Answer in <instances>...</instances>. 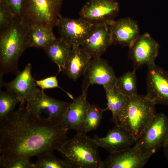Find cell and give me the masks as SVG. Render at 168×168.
<instances>
[{"label":"cell","mask_w":168,"mask_h":168,"mask_svg":"<svg viewBox=\"0 0 168 168\" xmlns=\"http://www.w3.org/2000/svg\"><path fill=\"white\" fill-rule=\"evenodd\" d=\"M168 142V117L156 114L135 144L143 152L154 154Z\"/></svg>","instance_id":"cell-7"},{"label":"cell","mask_w":168,"mask_h":168,"mask_svg":"<svg viewBox=\"0 0 168 168\" xmlns=\"http://www.w3.org/2000/svg\"><path fill=\"white\" fill-rule=\"evenodd\" d=\"M111 25L113 43L130 48L140 35L137 22L129 18L113 20Z\"/></svg>","instance_id":"cell-18"},{"label":"cell","mask_w":168,"mask_h":168,"mask_svg":"<svg viewBox=\"0 0 168 168\" xmlns=\"http://www.w3.org/2000/svg\"><path fill=\"white\" fill-rule=\"evenodd\" d=\"M113 20L94 24L80 46L92 58L100 57L113 43L111 25Z\"/></svg>","instance_id":"cell-9"},{"label":"cell","mask_w":168,"mask_h":168,"mask_svg":"<svg viewBox=\"0 0 168 168\" xmlns=\"http://www.w3.org/2000/svg\"><path fill=\"white\" fill-rule=\"evenodd\" d=\"M30 159L23 157L5 159L0 157V168H34L33 164L30 161Z\"/></svg>","instance_id":"cell-28"},{"label":"cell","mask_w":168,"mask_h":168,"mask_svg":"<svg viewBox=\"0 0 168 168\" xmlns=\"http://www.w3.org/2000/svg\"><path fill=\"white\" fill-rule=\"evenodd\" d=\"M93 25L81 17L73 19L61 16L57 26L61 38L72 47L82 44Z\"/></svg>","instance_id":"cell-13"},{"label":"cell","mask_w":168,"mask_h":168,"mask_svg":"<svg viewBox=\"0 0 168 168\" xmlns=\"http://www.w3.org/2000/svg\"><path fill=\"white\" fill-rule=\"evenodd\" d=\"M155 105L147 95L137 94L128 97L118 116L119 126L128 132L136 141L155 117Z\"/></svg>","instance_id":"cell-4"},{"label":"cell","mask_w":168,"mask_h":168,"mask_svg":"<svg viewBox=\"0 0 168 168\" xmlns=\"http://www.w3.org/2000/svg\"><path fill=\"white\" fill-rule=\"evenodd\" d=\"M15 16L21 19L24 0H5Z\"/></svg>","instance_id":"cell-30"},{"label":"cell","mask_w":168,"mask_h":168,"mask_svg":"<svg viewBox=\"0 0 168 168\" xmlns=\"http://www.w3.org/2000/svg\"><path fill=\"white\" fill-rule=\"evenodd\" d=\"M56 39L53 28L38 25L28 26V39L29 47L44 49Z\"/></svg>","instance_id":"cell-20"},{"label":"cell","mask_w":168,"mask_h":168,"mask_svg":"<svg viewBox=\"0 0 168 168\" xmlns=\"http://www.w3.org/2000/svg\"><path fill=\"white\" fill-rule=\"evenodd\" d=\"M20 100L13 93L0 90V123H2L14 112L16 105Z\"/></svg>","instance_id":"cell-24"},{"label":"cell","mask_w":168,"mask_h":168,"mask_svg":"<svg viewBox=\"0 0 168 168\" xmlns=\"http://www.w3.org/2000/svg\"><path fill=\"white\" fill-rule=\"evenodd\" d=\"M98 105L90 104L88 109L84 124L83 133L86 134L96 130L99 126L104 112Z\"/></svg>","instance_id":"cell-26"},{"label":"cell","mask_w":168,"mask_h":168,"mask_svg":"<svg viewBox=\"0 0 168 168\" xmlns=\"http://www.w3.org/2000/svg\"><path fill=\"white\" fill-rule=\"evenodd\" d=\"M71 48L60 37L56 38L43 49L51 60L57 65L58 73L64 69Z\"/></svg>","instance_id":"cell-21"},{"label":"cell","mask_w":168,"mask_h":168,"mask_svg":"<svg viewBox=\"0 0 168 168\" xmlns=\"http://www.w3.org/2000/svg\"><path fill=\"white\" fill-rule=\"evenodd\" d=\"M107 100V107L105 110H109L112 114V121L119 126L118 118L125 107L128 100V96L124 95L115 88L105 89Z\"/></svg>","instance_id":"cell-22"},{"label":"cell","mask_w":168,"mask_h":168,"mask_svg":"<svg viewBox=\"0 0 168 168\" xmlns=\"http://www.w3.org/2000/svg\"><path fill=\"white\" fill-rule=\"evenodd\" d=\"M82 91L87 92L93 84L102 85L105 89L115 88L117 77L108 62L100 57L93 58L83 75Z\"/></svg>","instance_id":"cell-8"},{"label":"cell","mask_w":168,"mask_h":168,"mask_svg":"<svg viewBox=\"0 0 168 168\" xmlns=\"http://www.w3.org/2000/svg\"><path fill=\"white\" fill-rule=\"evenodd\" d=\"M28 29V26L17 17L10 25L0 30V77L9 73L16 76L20 72L19 59L29 47Z\"/></svg>","instance_id":"cell-2"},{"label":"cell","mask_w":168,"mask_h":168,"mask_svg":"<svg viewBox=\"0 0 168 168\" xmlns=\"http://www.w3.org/2000/svg\"><path fill=\"white\" fill-rule=\"evenodd\" d=\"M136 71L134 69L126 72L116 82L115 88L128 97L137 94Z\"/></svg>","instance_id":"cell-23"},{"label":"cell","mask_w":168,"mask_h":168,"mask_svg":"<svg viewBox=\"0 0 168 168\" xmlns=\"http://www.w3.org/2000/svg\"><path fill=\"white\" fill-rule=\"evenodd\" d=\"M94 140L99 147H101L110 154L120 152L133 146L136 141L127 131L119 126L110 129L106 136L101 137L94 136Z\"/></svg>","instance_id":"cell-17"},{"label":"cell","mask_w":168,"mask_h":168,"mask_svg":"<svg viewBox=\"0 0 168 168\" xmlns=\"http://www.w3.org/2000/svg\"><path fill=\"white\" fill-rule=\"evenodd\" d=\"M98 147L93 138L80 132L67 139L57 150L72 168H102Z\"/></svg>","instance_id":"cell-3"},{"label":"cell","mask_w":168,"mask_h":168,"mask_svg":"<svg viewBox=\"0 0 168 168\" xmlns=\"http://www.w3.org/2000/svg\"><path fill=\"white\" fill-rule=\"evenodd\" d=\"M153 154L142 151L135 144L123 151L110 154L102 168H141Z\"/></svg>","instance_id":"cell-12"},{"label":"cell","mask_w":168,"mask_h":168,"mask_svg":"<svg viewBox=\"0 0 168 168\" xmlns=\"http://www.w3.org/2000/svg\"><path fill=\"white\" fill-rule=\"evenodd\" d=\"M60 122H46L31 114L21 102L19 108L0 125V157L30 158L57 150L68 139Z\"/></svg>","instance_id":"cell-1"},{"label":"cell","mask_w":168,"mask_h":168,"mask_svg":"<svg viewBox=\"0 0 168 168\" xmlns=\"http://www.w3.org/2000/svg\"><path fill=\"white\" fill-rule=\"evenodd\" d=\"M37 86H39L41 90L59 88L65 92L71 98H73L72 96L69 93L66 91L59 86L58 85L56 76H50L42 79L35 80Z\"/></svg>","instance_id":"cell-29"},{"label":"cell","mask_w":168,"mask_h":168,"mask_svg":"<svg viewBox=\"0 0 168 168\" xmlns=\"http://www.w3.org/2000/svg\"><path fill=\"white\" fill-rule=\"evenodd\" d=\"M90 104L87 100V92L82 91L67 109L61 120V124L68 130L83 133L85 121Z\"/></svg>","instance_id":"cell-16"},{"label":"cell","mask_w":168,"mask_h":168,"mask_svg":"<svg viewBox=\"0 0 168 168\" xmlns=\"http://www.w3.org/2000/svg\"><path fill=\"white\" fill-rule=\"evenodd\" d=\"M26 107L35 117L46 122H60L71 102L58 100L39 90L33 99L26 101Z\"/></svg>","instance_id":"cell-6"},{"label":"cell","mask_w":168,"mask_h":168,"mask_svg":"<svg viewBox=\"0 0 168 168\" xmlns=\"http://www.w3.org/2000/svg\"><path fill=\"white\" fill-rule=\"evenodd\" d=\"M119 8L116 0H88L80 15L81 17L95 24L113 20Z\"/></svg>","instance_id":"cell-14"},{"label":"cell","mask_w":168,"mask_h":168,"mask_svg":"<svg viewBox=\"0 0 168 168\" xmlns=\"http://www.w3.org/2000/svg\"><path fill=\"white\" fill-rule=\"evenodd\" d=\"M163 148L164 149V155L166 159L168 161V142Z\"/></svg>","instance_id":"cell-31"},{"label":"cell","mask_w":168,"mask_h":168,"mask_svg":"<svg viewBox=\"0 0 168 168\" xmlns=\"http://www.w3.org/2000/svg\"><path fill=\"white\" fill-rule=\"evenodd\" d=\"M147 68L146 95L156 104L168 105V71L155 63Z\"/></svg>","instance_id":"cell-11"},{"label":"cell","mask_w":168,"mask_h":168,"mask_svg":"<svg viewBox=\"0 0 168 168\" xmlns=\"http://www.w3.org/2000/svg\"><path fill=\"white\" fill-rule=\"evenodd\" d=\"M62 0H24L21 19L28 26H57Z\"/></svg>","instance_id":"cell-5"},{"label":"cell","mask_w":168,"mask_h":168,"mask_svg":"<svg viewBox=\"0 0 168 168\" xmlns=\"http://www.w3.org/2000/svg\"><path fill=\"white\" fill-rule=\"evenodd\" d=\"M37 157V161L33 163L34 168H72L67 161L56 157L53 152H46Z\"/></svg>","instance_id":"cell-25"},{"label":"cell","mask_w":168,"mask_h":168,"mask_svg":"<svg viewBox=\"0 0 168 168\" xmlns=\"http://www.w3.org/2000/svg\"><path fill=\"white\" fill-rule=\"evenodd\" d=\"M92 59L81 46L72 47L63 73L76 81L84 75Z\"/></svg>","instance_id":"cell-19"},{"label":"cell","mask_w":168,"mask_h":168,"mask_svg":"<svg viewBox=\"0 0 168 168\" xmlns=\"http://www.w3.org/2000/svg\"><path fill=\"white\" fill-rule=\"evenodd\" d=\"M159 47L158 42L149 34L140 35L129 48V57L133 63L134 69L154 64Z\"/></svg>","instance_id":"cell-10"},{"label":"cell","mask_w":168,"mask_h":168,"mask_svg":"<svg viewBox=\"0 0 168 168\" xmlns=\"http://www.w3.org/2000/svg\"><path fill=\"white\" fill-rule=\"evenodd\" d=\"M31 68V64L28 63L13 80L5 85L7 90L15 94L20 102L34 99L40 90L32 76Z\"/></svg>","instance_id":"cell-15"},{"label":"cell","mask_w":168,"mask_h":168,"mask_svg":"<svg viewBox=\"0 0 168 168\" xmlns=\"http://www.w3.org/2000/svg\"><path fill=\"white\" fill-rule=\"evenodd\" d=\"M17 17L6 1L0 0V29L10 25Z\"/></svg>","instance_id":"cell-27"}]
</instances>
